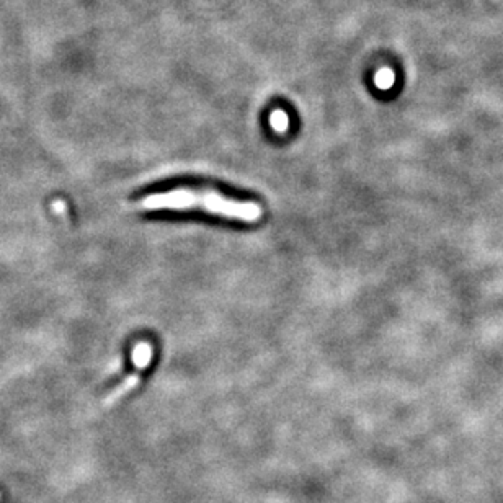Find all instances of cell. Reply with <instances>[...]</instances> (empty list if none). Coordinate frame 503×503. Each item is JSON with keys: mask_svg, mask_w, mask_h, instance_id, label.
Wrapping results in <instances>:
<instances>
[{"mask_svg": "<svg viewBox=\"0 0 503 503\" xmlns=\"http://www.w3.org/2000/svg\"><path fill=\"white\" fill-rule=\"evenodd\" d=\"M51 208H52V211H54V214H58L59 217H63V220L65 222H67V220H69V216H67V204H65L63 200H52Z\"/></svg>", "mask_w": 503, "mask_h": 503, "instance_id": "5b68a950", "label": "cell"}, {"mask_svg": "<svg viewBox=\"0 0 503 503\" xmlns=\"http://www.w3.org/2000/svg\"><path fill=\"white\" fill-rule=\"evenodd\" d=\"M392 81L394 76L389 69H383V71H379L378 76H376V85H378L379 89H389V87L392 85Z\"/></svg>", "mask_w": 503, "mask_h": 503, "instance_id": "3957f363", "label": "cell"}, {"mask_svg": "<svg viewBox=\"0 0 503 503\" xmlns=\"http://www.w3.org/2000/svg\"><path fill=\"white\" fill-rule=\"evenodd\" d=\"M136 209L141 211H186V209H200L213 216L224 220L257 222L261 217V208L250 201H237L224 196L214 190H196V188H175L162 193H151L142 196L134 203Z\"/></svg>", "mask_w": 503, "mask_h": 503, "instance_id": "6da1fadb", "label": "cell"}, {"mask_svg": "<svg viewBox=\"0 0 503 503\" xmlns=\"http://www.w3.org/2000/svg\"><path fill=\"white\" fill-rule=\"evenodd\" d=\"M141 371H142L141 368H138V371H136L134 374L128 376V378L125 379V383H121L120 386L115 389V391H111L110 394H108L107 399L103 400V407H110L113 404H116L121 397H125L126 394L133 391V389L139 384V379H141Z\"/></svg>", "mask_w": 503, "mask_h": 503, "instance_id": "7a4b0ae2", "label": "cell"}, {"mask_svg": "<svg viewBox=\"0 0 503 503\" xmlns=\"http://www.w3.org/2000/svg\"><path fill=\"white\" fill-rule=\"evenodd\" d=\"M271 126L277 131H284L288 126V116L283 111H275L271 115Z\"/></svg>", "mask_w": 503, "mask_h": 503, "instance_id": "277c9868", "label": "cell"}]
</instances>
